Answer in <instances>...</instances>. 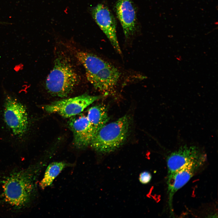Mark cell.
Here are the masks:
<instances>
[{"label":"cell","instance_id":"ba28073f","mask_svg":"<svg viewBox=\"0 0 218 218\" xmlns=\"http://www.w3.org/2000/svg\"><path fill=\"white\" fill-rule=\"evenodd\" d=\"M93 17L100 28L109 40L114 48L119 54L121 53L117 36L116 22L108 8L99 4L92 10Z\"/></svg>","mask_w":218,"mask_h":218},{"label":"cell","instance_id":"7a4b0ae2","mask_svg":"<svg viewBox=\"0 0 218 218\" xmlns=\"http://www.w3.org/2000/svg\"><path fill=\"white\" fill-rule=\"evenodd\" d=\"M38 170L37 167L31 166L13 172L5 177L2 186L5 201L17 208L28 204L35 191Z\"/></svg>","mask_w":218,"mask_h":218},{"label":"cell","instance_id":"30bf717a","mask_svg":"<svg viewBox=\"0 0 218 218\" xmlns=\"http://www.w3.org/2000/svg\"><path fill=\"white\" fill-rule=\"evenodd\" d=\"M206 156V154L196 146H182L167 157V174L173 173L187 164Z\"/></svg>","mask_w":218,"mask_h":218},{"label":"cell","instance_id":"3957f363","mask_svg":"<svg viewBox=\"0 0 218 218\" xmlns=\"http://www.w3.org/2000/svg\"><path fill=\"white\" fill-rule=\"evenodd\" d=\"M1 114L3 124L10 136L19 142L26 141L31 122L24 103L15 95L7 94L4 97Z\"/></svg>","mask_w":218,"mask_h":218},{"label":"cell","instance_id":"277c9868","mask_svg":"<svg viewBox=\"0 0 218 218\" xmlns=\"http://www.w3.org/2000/svg\"><path fill=\"white\" fill-rule=\"evenodd\" d=\"M78 74L68 58L62 55L54 61L53 68L47 77L45 87L52 95L67 97L77 84Z\"/></svg>","mask_w":218,"mask_h":218},{"label":"cell","instance_id":"8fae6325","mask_svg":"<svg viewBox=\"0 0 218 218\" xmlns=\"http://www.w3.org/2000/svg\"><path fill=\"white\" fill-rule=\"evenodd\" d=\"M115 8L125 36L128 38L136 29V15L133 3L131 0H117Z\"/></svg>","mask_w":218,"mask_h":218},{"label":"cell","instance_id":"9a60e30c","mask_svg":"<svg viewBox=\"0 0 218 218\" xmlns=\"http://www.w3.org/2000/svg\"><path fill=\"white\" fill-rule=\"evenodd\" d=\"M10 23L2 21L0 20V25H7L10 24Z\"/></svg>","mask_w":218,"mask_h":218},{"label":"cell","instance_id":"4fadbf2b","mask_svg":"<svg viewBox=\"0 0 218 218\" xmlns=\"http://www.w3.org/2000/svg\"><path fill=\"white\" fill-rule=\"evenodd\" d=\"M67 164L63 162H54L50 164L47 167L44 177L39 183L43 189L50 186L55 178L65 167Z\"/></svg>","mask_w":218,"mask_h":218},{"label":"cell","instance_id":"7c38bea8","mask_svg":"<svg viewBox=\"0 0 218 218\" xmlns=\"http://www.w3.org/2000/svg\"><path fill=\"white\" fill-rule=\"evenodd\" d=\"M87 116L96 132L107 124L109 120L107 108L102 105H97L90 107Z\"/></svg>","mask_w":218,"mask_h":218},{"label":"cell","instance_id":"8992f818","mask_svg":"<svg viewBox=\"0 0 218 218\" xmlns=\"http://www.w3.org/2000/svg\"><path fill=\"white\" fill-rule=\"evenodd\" d=\"M103 97L84 94L54 101L45 106L44 109L48 113H57L64 118L71 117L79 114L87 107Z\"/></svg>","mask_w":218,"mask_h":218},{"label":"cell","instance_id":"5bb4252c","mask_svg":"<svg viewBox=\"0 0 218 218\" xmlns=\"http://www.w3.org/2000/svg\"><path fill=\"white\" fill-rule=\"evenodd\" d=\"M152 176L150 173L147 171L141 172L139 176L140 182L143 184H147L150 181Z\"/></svg>","mask_w":218,"mask_h":218},{"label":"cell","instance_id":"52a82bcc","mask_svg":"<svg viewBox=\"0 0 218 218\" xmlns=\"http://www.w3.org/2000/svg\"><path fill=\"white\" fill-rule=\"evenodd\" d=\"M206 156L191 162L178 170L167 174L168 203L171 213H173L172 202L175 193L184 186L206 162Z\"/></svg>","mask_w":218,"mask_h":218},{"label":"cell","instance_id":"6da1fadb","mask_svg":"<svg viewBox=\"0 0 218 218\" xmlns=\"http://www.w3.org/2000/svg\"><path fill=\"white\" fill-rule=\"evenodd\" d=\"M76 57L85 68L87 80L96 89L105 94L114 91L121 75L117 68L88 52H78Z\"/></svg>","mask_w":218,"mask_h":218},{"label":"cell","instance_id":"5b68a950","mask_svg":"<svg viewBox=\"0 0 218 218\" xmlns=\"http://www.w3.org/2000/svg\"><path fill=\"white\" fill-rule=\"evenodd\" d=\"M130 117L125 115L117 120L106 124L94 134L90 145L102 153L114 151L122 145L127 136Z\"/></svg>","mask_w":218,"mask_h":218},{"label":"cell","instance_id":"9c48e42d","mask_svg":"<svg viewBox=\"0 0 218 218\" xmlns=\"http://www.w3.org/2000/svg\"><path fill=\"white\" fill-rule=\"evenodd\" d=\"M71 117L68 125L74 135V143L78 148L90 145L96 131L87 116L83 114Z\"/></svg>","mask_w":218,"mask_h":218}]
</instances>
